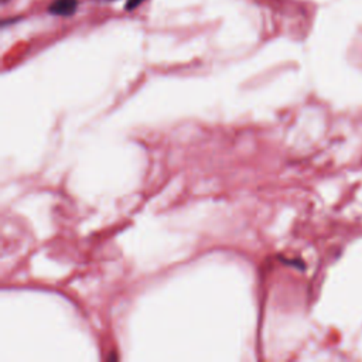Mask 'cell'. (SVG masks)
I'll return each mask as SVG.
<instances>
[{
	"instance_id": "obj_1",
	"label": "cell",
	"mask_w": 362,
	"mask_h": 362,
	"mask_svg": "<svg viewBox=\"0 0 362 362\" xmlns=\"http://www.w3.org/2000/svg\"><path fill=\"white\" fill-rule=\"evenodd\" d=\"M78 7V0H54L48 11L54 16H61V17H69L76 11Z\"/></svg>"
},
{
	"instance_id": "obj_2",
	"label": "cell",
	"mask_w": 362,
	"mask_h": 362,
	"mask_svg": "<svg viewBox=\"0 0 362 362\" xmlns=\"http://www.w3.org/2000/svg\"><path fill=\"white\" fill-rule=\"evenodd\" d=\"M141 1H143V0H127L126 8H127V10H133V8H136Z\"/></svg>"
},
{
	"instance_id": "obj_3",
	"label": "cell",
	"mask_w": 362,
	"mask_h": 362,
	"mask_svg": "<svg viewBox=\"0 0 362 362\" xmlns=\"http://www.w3.org/2000/svg\"><path fill=\"white\" fill-rule=\"evenodd\" d=\"M6 1H7V0H1V3H6Z\"/></svg>"
}]
</instances>
